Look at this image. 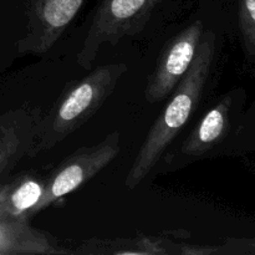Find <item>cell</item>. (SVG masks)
Masks as SVG:
<instances>
[{
	"mask_svg": "<svg viewBox=\"0 0 255 255\" xmlns=\"http://www.w3.org/2000/svg\"><path fill=\"white\" fill-rule=\"evenodd\" d=\"M216 52V32L212 30L203 31L191 69L172 91L168 104L154 121L132 162L125 181L127 189L136 188L147 178L167 147L196 111L204 87L211 77Z\"/></svg>",
	"mask_w": 255,
	"mask_h": 255,
	"instance_id": "6da1fadb",
	"label": "cell"
},
{
	"mask_svg": "<svg viewBox=\"0 0 255 255\" xmlns=\"http://www.w3.org/2000/svg\"><path fill=\"white\" fill-rule=\"evenodd\" d=\"M127 72L124 62L102 65L74 81L42 115L30 157L49 151L91 119Z\"/></svg>",
	"mask_w": 255,
	"mask_h": 255,
	"instance_id": "7a4b0ae2",
	"label": "cell"
},
{
	"mask_svg": "<svg viewBox=\"0 0 255 255\" xmlns=\"http://www.w3.org/2000/svg\"><path fill=\"white\" fill-rule=\"evenodd\" d=\"M161 1L163 0H101L77 52V64L90 69L104 45L114 46L125 37L138 34Z\"/></svg>",
	"mask_w": 255,
	"mask_h": 255,
	"instance_id": "3957f363",
	"label": "cell"
},
{
	"mask_svg": "<svg viewBox=\"0 0 255 255\" xmlns=\"http://www.w3.org/2000/svg\"><path fill=\"white\" fill-rule=\"evenodd\" d=\"M121 151V134L114 131L94 146H85L57 164L45 177V193L36 214L94 178L109 166Z\"/></svg>",
	"mask_w": 255,
	"mask_h": 255,
	"instance_id": "277c9868",
	"label": "cell"
},
{
	"mask_svg": "<svg viewBox=\"0 0 255 255\" xmlns=\"http://www.w3.org/2000/svg\"><path fill=\"white\" fill-rule=\"evenodd\" d=\"M247 92L242 87L231 90L206 114L181 144L182 158L197 159L234 137L246 112Z\"/></svg>",
	"mask_w": 255,
	"mask_h": 255,
	"instance_id": "5b68a950",
	"label": "cell"
},
{
	"mask_svg": "<svg viewBox=\"0 0 255 255\" xmlns=\"http://www.w3.org/2000/svg\"><path fill=\"white\" fill-rule=\"evenodd\" d=\"M203 31V22L196 20L178 32L164 49L147 82L144 96L149 104H156L169 97L188 72L196 57Z\"/></svg>",
	"mask_w": 255,
	"mask_h": 255,
	"instance_id": "8992f818",
	"label": "cell"
},
{
	"mask_svg": "<svg viewBox=\"0 0 255 255\" xmlns=\"http://www.w3.org/2000/svg\"><path fill=\"white\" fill-rule=\"evenodd\" d=\"M85 0H30L26 32L17 42L20 52L44 55L61 37Z\"/></svg>",
	"mask_w": 255,
	"mask_h": 255,
	"instance_id": "52a82bcc",
	"label": "cell"
},
{
	"mask_svg": "<svg viewBox=\"0 0 255 255\" xmlns=\"http://www.w3.org/2000/svg\"><path fill=\"white\" fill-rule=\"evenodd\" d=\"M41 117L39 107H21L0 119V178L22 157L29 156Z\"/></svg>",
	"mask_w": 255,
	"mask_h": 255,
	"instance_id": "ba28073f",
	"label": "cell"
},
{
	"mask_svg": "<svg viewBox=\"0 0 255 255\" xmlns=\"http://www.w3.org/2000/svg\"><path fill=\"white\" fill-rule=\"evenodd\" d=\"M72 254L46 232L34 228L29 219H0V255Z\"/></svg>",
	"mask_w": 255,
	"mask_h": 255,
	"instance_id": "9c48e42d",
	"label": "cell"
},
{
	"mask_svg": "<svg viewBox=\"0 0 255 255\" xmlns=\"http://www.w3.org/2000/svg\"><path fill=\"white\" fill-rule=\"evenodd\" d=\"M188 246L176 243L161 237H136V238L90 239L82 243L72 254L99 255H159L187 254Z\"/></svg>",
	"mask_w": 255,
	"mask_h": 255,
	"instance_id": "30bf717a",
	"label": "cell"
},
{
	"mask_svg": "<svg viewBox=\"0 0 255 255\" xmlns=\"http://www.w3.org/2000/svg\"><path fill=\"white\" fill-rule=\"evenodd\" d=\"M45 177L24 172L4 184L0 219H30L45 193Z\"/></svg>",
	"mask_w": 255,
	"mask_h": 255,
	"instance_id": "8fae6325",
	"label": "cell"
},
{
	"mask_svg": "<svg viewBox=\"0 0 255 255\" xmlns=\"http://www.w3.org/2000/svg\"><path fill=\"white\" fill-rule=\"evenodd\" d=\"M238 31L246 64L255 72V0H238Z\"/></svg>",
	"mask_w": 255,
	"mask_h": 255,
	"instance_id": "7c38bea8",
	"label": "cell"
},
{
	"mask_svg": "<svg viewBox=\"0 0 255 255\" xmlns=\"http://www.w3.org/2000/svg\"><path fill=\"white\" fill-rule=\"evenodd\" d=\"M255 255V234L231 237L217 247H202V255Z\"/></svg>",
	"mask_w": 255,
	"mask_h": 255,
	"instance_id": "4fadbf2b",
	"label": "cell"
},
{
	"mask_svg": "<svg viewBox=\"0 0 255 255\" xmlns=\"http://www.w3.org/2000/svg\"><path fill=\"white\" fill-rule=\"evenodd\" d=\"M232 144L238 152L255 151V100L244 112Z\"/></svg>",
	"mask_w": 255,
	"mask_h": 255,
	"instance_id": "5bb4252c",
	"label": "cell"
}]
</instances>
